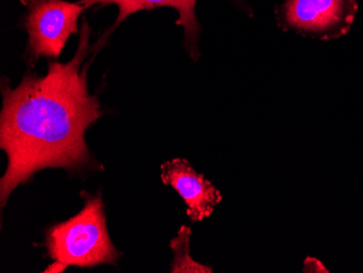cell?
<instances>
[{
	"label": "cell",
	"instance_id": "obj_3",
	"mask_svg": "<svg viewBox=\"0 0 363 273\" xmlns=\"http://www.w3.org/2000/svg\"><path fill=\"white\" fill-rule=\"evenodd\" d=\"M28 12L24 26L28 34V54L33 63L40 57L58 58L65 44L79 32L77 21L86 10L79 1L21 0Z\"/></svg>",
	"mask_w": 363,
	"mask_h": 273
},
{
	"label": "cell",
	"instance_id": "obj_8",
	"mask_svg": "<svg viewBox=\"0 0 363 273\" xmlns=\"http://www.w3.org/2000/svg\"><path fill=\"white\" fill-rule=\"evenodd\" d=\"M305 272H328L325 268L322 266L321 262L315 258H307L305 262Z\"/></svg>",
	"mask_w": 363,
	"mask_h": 273
},
{
	"label": "cell",
	"instance_id": "obj_7",
	"mask_svg": "<svg viewBox=\"0 0 363 273\" xmlns=\"http://www.w3.org/2000/svg\"><path fill=\"white\" fill-rule=\"evenodd\" d=\"M191 228L183 225L174 240H171V250L174 252L171 272L211 273V267L198 264L189 256Z\"/></svg>",
	"mask_w": 363,
	"mask_h": 273
},
{
	"label": "cell",
	"instance_id": "obj_5",
	"mask_svg": "<svg viewBox=\"0 0 363 273\" xmlns=\"http://www.w3.org/2000/svg\"><path fill=\"white\" fill-rule=\"evenodd\" d=\"M161 180L179 193L193 222L210 217L222 201L219 189L205 175L196 172L186 159L175 158L161 165Z\"/></svg>",
	"mask_w": 363,
	"mask_h": 273
},
{
	"label": "cell",
	"instance_id": "obj_2",
	"mask_svg": "<svg viewBox=\"0 0 363 273\" xmlns=\"http://www.w3.org/2000/svg\"><path fill=\"white\" fill-rule=\"evenodd\" d=\"M46 246L49 256L67 267L114 264L120 257L108 234L104 204L99 196L87 199L83 209L68 221L50 228Z\"/></svg>",
	"mask_w": 363,
	"mask_h": 273
},
{
	"label": "cell",
	"instance_id": "obj_4",
	"mask_svg": "<svg viewBox=\"0 0 363 273\" xmlns=\"http://www.w3.org/2000/svg\"><path fill=\"white\" fill-rule=\"evenodd\" d=\"M357 11V0H285L277 18L283 30L332 40L350 32Z\"/></svg>",
	"mask_w": 363,
	"mask_h": 273
},
{
	"label": "cell",
	"instance_id": "obj_1",
	"mask_svg": "<svg viewBox=\"0 0 363 273\" xmlns=\"http://www.w3.org/2000/svg\"><path fill=\"white\" fill-rule=\"evenodd\" d=\"M89 38L91 28L83 20L79 47L68 63L49 62L45 77L28 72L16 89L4 79L0 147L8 165L0 181L1 208L38 171H72L89 164L85 132L104 115L87 89Z\"/></svg>",
	"mask_w": 363,
	"mask_h": 273
},
{
	"label": "cell",
	"instance_id": "obj_6",
	"mask_svg": "<svg viewBox=\"0 0 363 273\" xmlns=\"http://www.w3.org/2000/svg\"><path fill=\"white\" fill-rule=\"evenodd\" d=\"M230 1H233L242 11L252 16V7L245 3L244 0H230ZM79 3L84 5L86 9L93 6H117L119 14L109 32L113 30L124 20L128 19L130 16L136 12L143 11V10H154L160 7L174 8L179 12L177 24L184 28V46L189 57L194 61H197L201 57L198 44L201 35V26L195 13L197 0H79Z\"/></svg>",
	"mask_w": 363,
	"mask_h": 273
},
{
	"label": "cell",
	"instance_id": "obj_9",
	"mask_svg": "<svg viewBox=\"0 0 363 273\" xmlns=\"http://www.w3.org/2000/svg\"><path fill=\"white\" fill-rule=\"evenodd\" d=\"M67 269L65 264H61L59 262H55L52 266H49L44 272H62Z\"/></svg>",
	"mask_w": 363,
	"mask_h": 273
}]
</instances>
